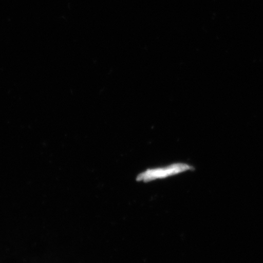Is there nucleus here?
Masks as SVG:
<instances>
[{"label":"nucleus","mask_w":263,"mask_h":263,"mask_svg":"<svg viewBox=\"0 0 263 263\" xmlns=\"http://www.w3.org/2000/svg\"><path fill=\"white\" fill-rule=\"evenodd\" d=\"M195 170L192 166L184 163H177L171 164L160 168L147 170L146 172L139 174L137 177L138 181L143 180L144 182H149L157 179H163L168 176L176 175L180 173Z\"/></svg>","instance_id":"1"}]
</instances>
